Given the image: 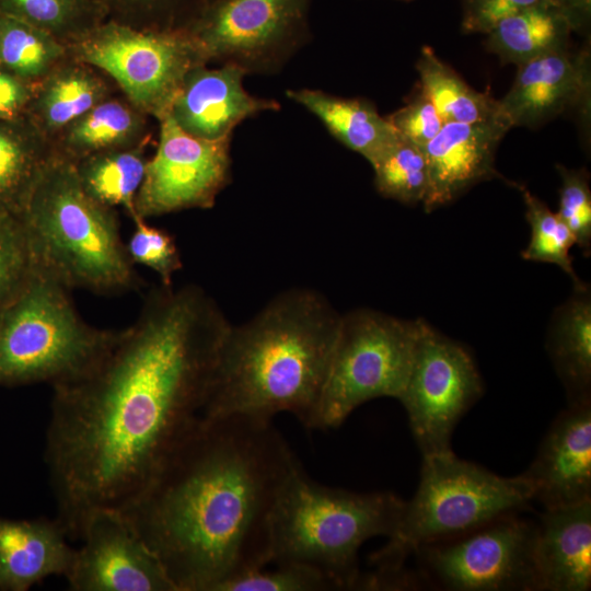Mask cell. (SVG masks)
Masks as SVG:
<instances>
[{"mask_svg":"<svg viewBox=\"0 0 591 591\" xmlns=\"http://www.w3.org/2000/svg\"><path fill=\"white\" fill-rule=\"evenodd\" d=\"M536 523L517 512L420 546L424 580L450 591H537Z\"/></svg>","mask_w":591,"mask_h":591,"instance_id":"10","label":"cell"},{"mask_svg":"<svg viewBox=\"0 0 591 591\" xmlns=\"http://www.w3.org/2000/svg\"><path fill=\"white\" fill-rule=\"evenodd\" d=\"M522 475L544 510L591 500V401L559 413Z\"/></svg>","mask_w":591,"mask_h":591,"instance_id":"15","label":"cell"},{"mask_svg":"<svg viewBox=\"0 0 591 591\" xmlns=\"http://www.w3.org/2000/svg\"><path fill=\"white\" fill-rule=\"evenodd\" d=\"M231 324L201 287L160 283L94 366L53 385L45 459L69 538L129 505L199 421Z\"/></svg>","mask_w":591,"mask_h":591,"instance_id":"1","label":"cell"},{"mask_svg":"<svg viewBox=\"0 0 591 591\" xmlns=\"http://www.w3.org/2000/svg\"><path fill=\"white\" fill-rule=\"evenodd\" d=\"M547 0H465L463 30L490 33L511 15Z\"/></svg>","mask_w":591,"mask_h":591,"instance_id":"38","label":"cell"},{"mask_svg":"<svg viewBox=\"0 0 591 591\" xmlns=\"http://www.w3.org/2000/svg\"><path fill=\"white\" fill-rule=\"evenodd\" d=\"M399 138L424 148L444 125L431 101L421 92L386 117Z\"/></svg>","mask_w":591,"mask_h":591,"instance_id":"37","label":"cell"},{"mask_svg":"<svg viewBox=\"0 0 591 591\" xmlns=\"http://www.w3.org/2000/svg\"><path fill=\"white\" fill-rule=\"evenodd\" d=\"M147 117L125 96L111 95L65 128L53 147L72 163L99 152L137 147L148 142Z\"/></svg>","mask_w":591,"mask_h":591,"instance_id":"24","label":"cell"},{"mask_svg":"<svg viewBox=\"0 0 591 591\" xmlns=\"http://www.w3.org/2000/svg\"><path fill=\"white\" fill-rule=\"evenodd\" d=\"M509 129L500 116L482 123H445L424 147L428 169L425 210L430 212L476 183L498 177L495 153Z\"/></svg>","mask_w":591,"mask_h":591,"instance_id":"18","label":"cell"},{"mask_svg":"<svg viewBox=\"0 0 591 591\" xmlns=\"http://www.w3.org/2000/svg\"><path fill=\"white\" fill-rule=\"evenodd\" d=\"M583 282L553 314L547 351L568 405L591 401V297Z\"/></svg>","mask_w":591,"mask_h":591,"instance_id":"23","label":"cell"},{"mask_svg":"<svg viewBox=\"0 0 591 591\" xmlns=\"http://www.w3.org/2000/svg\"><path fill=\"white\" fill-rule=\"evenodd\" d=\"M147 143L99 152L73 163L84 190L104 206L124 208L132 222L136 220L135 199L149 161Z\"/></svg>","mask_w":591,"mask_h":591,"instance_id":"27","label":"cell"},{"mask_svg":"<svg viewBox=\"0 0 591 591\" xmlns=\"http://www.w3.org/2000/svg\"><path fill=\"white\" fill-rule=\"evenodd\" d=\"M57 519L0 517V590L25 591L50 576H66L74 555Z\"/></svg>","mask_w":591,"mask_h":591,"instance_id":"20","label":"cell"},{"mask_svg":"<svg viewBox=\"0 0 591 591\" xmlns=\"http://www.w3.org/2000/svg\"><path fill=\"white\" fill-rule=\"evenodd\" d=\"M82 545L65 576L73 591H177L157 554L125 514L92 510L83 521Z\"/></svg>","mask_w":591,"mask_h":591,"instance_id":"14","label":"cell"},{"mask_svg":"<svg viewBox=\"0 0 591 591\" xmlns=\"http://www.w3.org/2000/svg\"><path fill=\"white\" fill-rule=\"evenodd\" d=\"M533 501L523 475L499 476L457 457L452 450L422 456L417 490L405 501L399 522L370 557L366 590L414 587L406 560L422 545L454 537Z\"/></svg>","mask_w":591,"mask_h":591,"instance_id":"5","label":"cell"},{"mask_svg":"<svg viewBox=\"0 0 591 591\" xmlns=\"http://www.w3.org/2000/svg\"><path fill=\"white\" fill-rule=\"evenodd\" d=\"M561 177L559 206L556 213L568 227L584 255L591 251V190L584 171L557 165Z\"/></svg>","mask_w":591,"mask_h":591,"instance_id":"36","label":"cell"},{"mask_svg":"<svg viewBox=\"0 0 591 591\" xmlns=\"http://www.w3.org/2000/svg\"><path fill=\"white\" fill-rule=\"evenodd\" d=\"M19 219L35 268L67 289L116 294L140 286L116 210L93 199L74 164L56 151Z\"/></svg>","mask_w":591,"mask_h":591,"instance_id":"4","label":"cell"},{"mask_svg":"<svg viewBox=\"0 0 591 591\" xmlns=\"http://www.w3.org/2000/svg\"><path fill=\"white\" fill-rule=\"evenodd\" d=\"M298 462L271 420L200 418L120 511L177 591H221L270 565L273 510Z\"/></svg>","mask_w":591,"mask_h":591,"instance_id":"2","label":"cell"},{"mask_svg":"<svg viewBox=\"0 0 591 591\" xmlns=\"http://www.w3.org/2000/svg\"><path fill=\"white\" fill-rule=\"evenodd\" d=\"M376 190L403 204L422 202L428 188L424 148L399 138L371 163Z\"/></svg>","mask_w":591,"mask_h":591,"instance_id":"30","label":"cell"},{"mask_svg":"<svg viewBox=\"0 0 591 591\" xmlns=\"http://www.w3.org/2000/svg\"><path fill=\"white\" fill-rule=\"evenodd\" d=\"M286 94L315 115L333 137L370 164L399 139L389 119L364 100L308 88L288 90Z\"/></svg>","mask_w":591,"mask_h":591,"instance_id":"22","label":"cell"},{"mask_svg":"<svg viewBox=\"0 0 591 591\" xmlns=\"http://www.w3.org/2000/svg\"><path fill=\"white\" fill-rule=\"evenodd\" d=\"M71 58L105 73L140 112L169 115L187 73L208 63L186 28H140L99 23L69 44Z\"/></svg>","mask_w":591,"mask_h":591,"instance_id":"9","label":"cell"},{"mask_svg":"<svg viewBox=\"0 0 591 591\" xmlns=\"http://www.w3.org/2000/svg\"><path fill=\"white\" fill-rule=\"evenodd\" d=\"M525 205V218L531 228L528 246L521 255L526 260L555 264L573 281H582L576 275L570 250L576 245L575 236L556 212L533 195L528 188L517 185Z\"/></svg>","mask_w":591,"mask_h":591,"instance_id":"31","label":"cell"},{"mask_svg":"<svg viewBox=\"0 0 591 591\" xmlns=\"http://www.w3.org/2000/svg\"><path fill=\"white\" fill-rule=\"evenodd\" d=\"M159 123L158 147L135 199L136 220L212 208L231 179V138L193 137L170 115Z\"/></svg>","mask_w":591,"mask_h":591,"instance_id":"13","label":"cell"},{"mask_svg":"<svg viewBox=\"0 0 591 591\" xmlns=\"http://www.w3.org/2000/svg\"><path fill=\"white\" fill-rule=\"evenodd\" d=\"M135 230L126 243L134 265L153 270L163 286H173V277L183 268L181 253L173 236L144 219L134 221Z\"/></svg>","mask_w":591,"mask_h":591,"instance_id":"35","label":"cell"},{"mask_svg":"<svg viewBox=\"0 0 591 591\" xmlns=\"http://www.w3.org/2000/svg\"><path fill=\"white\" fill-rule=\"evenodd\" d=\"M126 13L146 15L162 14L173 9L182 0H109Z\"/></svg>","mask_w":591,"mask_h":591,"instance_id":"40","label":"cell"},{"mask_svg":"<svg viewBox=\"0 0 591 591\" xmlns=\"http://www.w3.org/2000/svg\"><path fill=\"white\" fill-rule=\"evenodd\" d=\"M590 57L567 48L519 65L498 114L510 128L535 127L566 109L589 102Z\"/></svg>","mask_w":591,"mask_h":591,"instance_id":"17","label":"cell"},{"mask_svg":"<svg viewBox=\"0 0 591 591\" xmlns=\"http://www.w3.org/2000/svg\"><path fill=\"white\" fill-rule=\"evenodd\" d=\"M2 219H4V218H2ZM2 219L0 218V221H1Z\"/></svg>","mask_w":591,"mask_h":591,"instance_id":"42","label":"cell"},{"mask_svg":"<svg viewBox=\"0 0 591 591\" xmlns=\"http://www.w3.org/2000/svg\"><path fill=\"white\" fill-rule=\"evenodd\" d=\"M417 70L420 91L431 101L443 123H482L499 116L498 101L471 88L429 46L421 48Z\"/></svg>","mask_w":591,"mask_h":591,"instance_id":"28","label":"cell"},{"mask_svg":"<svg viewBox=\"0 0 591 591\" xmlns=\"http://www.w3.org/2000/svg\"><path fill=\"white\" fill-rule=\"evenodd\" d=\"M421 321H406L371 309L341 313L314 429L337 428L371 399H399Z\"/></svg>","mask_w":591,"mask_h":591,"instance_id":"8","label":"cell"},{"mask_svg":"<svg viewBox=\"0 0 591 591\" xmlns=\"http://www.w3.org/2000/svg\"><path fill=\"white\" fill-rule=\"evenodd\" d=\"M35 84L0 69V120H15L28 108Z\"/></svg>","mask_w":591,"mask_h":591,"instance_id":"39","label":"cell"},{"mask_svg":"<svg viewBox=\"0 0 591 591\" xmlns=\"http://www.w3.org/2000/svg\"><path fill=\"white\" fill-rule=\"evenodd\" d=\"M404 503L390 491L355 493L321 485L298 462L273 510L270 564L310 565L338 590L363 589L359 549L372 537L393 534Z\"/></svg>","mask_w":591,"mask_h":591,"instance_id":"6","label":"cell"},{"mask_svg":"<svg viewBox=\"0 0 591 591\" xmlns=\"http://www.w3.org/2000/svg\"><path fill=\"white\" fill-rule=\"evenodd\" d=\"M35 264L22 222L16 217L0 221V312L22 291Z\"/></svg>","mask_w":591,"mask_h":591,"instance_id":"34","label":"cell"},{"mask_svg":"<svg viewBox=\"0 0 591 591\" xmlns=\"http://www.w3.org/2000/svg\"><path fill=\"white\" fill-rule=\"evenodd\" d=\"M242 575L221 591H332L337 586L320 569L299 563L274 564Z\"/></svg>","mask_w":591,"mask_h":591,"instance_id":"33","label":"cell"},{"mask_svg":"<svg viewBox=\"0 0 591 591\" xmlns=\"http://www.w3.org/2000/svg\"><path fill=\"white\" fill-rule=\"evenodd\" d=\"M573 31L566 15L547 0L526 8L500 22L488 33V48L502 60L517 66L567 48Z\"/></svg>","mask_w":591,"mask_h":591,"instance_id":"26","label":"cell"},{"mask_svg":"<svg viewBox=\"0 0 591 591\" xmlns=\"http://www.w3.org/2000/svg\"><path fill=\"white\" fill-rule=\"evenodd\" d=\"M537 591L591 588V500L544 510L536 524Z\"/></svg>","mask_w":591,"mask_h":591,"instance_id":"19","label":"cell"},{"mask_svg":"<svg viewBox=\"0 0 591 591\" xmlns=\"http://www.w3.org/2000/svg\"><path fill=\"white\" fill-rule=\"evenodd\" d=\"M68 57L54 35L0 13V65L9 72L35 84Z\"/></svg>","mask_w":591,"mask_h":591,"instance_id":"29","label":"cell"},{"mask_svg":"<svg viewBox=\"0 0 591 591\" xmlns=\"http://www.w3.org/2000/svg\"><path fill=\"white\" fill-rule=\"evenodd\" d=\"M54 151L30 120H0L1 219L21 216Z\"/></svg>","mask_w":591,"mask_h":591,"instance_id":"25","label":"cell"},{"mask_svg":"<svg viewBox=\"0 0 591 591\" xmlns=\"http://www.w3.org/2000/svg\"><path fill=\"white\" fill-rule=\"evenodd\" d=\"M340 317L321 292L293 287L231 324L200 418L271 420L290 413L314 429Z\"/></svg>","mask_w":591,"mask_h":591,"instance_id":"3","label":"cell"},{"mask_svg":"<svg viewBox=\"0 0 591 591\" xmlns=\"http://www.w3.org/2000/svg\"><path fill=\"white\" fill-rule=\"evenodd\" d=\"M111 95V84L97 69L69 56L35 83L28 120L53 144L65 128Z\"/></svg>","mask_w":591,"mask_h":591,"instance_id":"21","label":"cell"},{"mask_svg":"<svg viewBox=\"0 0 591 591\" xmlns=\"http://www.w3.org/2000/svg\"><path fill=\"white\" fill-rule=\"evenodd\" d=\"M0 13L32 24L66 45L101 23L92 0H0Z\"/></svg>","mask_w":591,"mask_h":591,"instance_id":"32","label":"cell"},{"mask_svg":"<svg viewBox=\"0 0 591 591\" xmlns=\"http://www.w3.org/2000/svg\"><path fill=\"white\" fill-rule=\"evenodd\" d=\"M470 352L421 321L414 361L399 402L422 456L451 450L453 431L482 396Z\"/></svg>","mask_w":591,"mask_h":591,"instance_id":"11","label":"cell"},{"mask_svg":"<svg viewBox=\"0 0 591 591\" xmlns=\"http://www.w3.org/2000/svg\"><path fill=\"white\" fill-rule=\"evenodd\" d=\"M568 19L572 30H578L588 20L591 13V0H554Z\"/></svg>","mask_w":591,"mask_h":591,"instance_id":"41","label":"cell"},{"mask_svg":"<svg viewBox=\"0 0 591 591\" xmlns=\"http://www.w3.org/2000/svg\"><path fill=\"white\" fill-rule=\"evenodd\" d=\"M245 74L243 68L229 62L218 68L196 66L185 77L169 115L193 137L231 138L244 119L280 108L275 100L251 95L243 85Z\"/></svg>","mask_w":591,"mask_h":591,"instance_id":"16","label":"cell"},{"mask_svg":"<svg viewBox=\"0 0 591 591\" xmlns=\"http://www.w3.org/2000/svg\"><path fill=\"white\" fill-rule=\"evenodd\" d=\"M310 0H212L185 28L207 62L250 72L280 66L297 48Z\"/></svg>","mask_w":591,"mask_h":591,"instance_id":"12","label":"cell"},{"mask_svg":"<svg viewBox=\"0 0 591 591\" xmlns=\"http://www.w3.org/2000/svg\"><path fill=\"white\" fill-rule=\"evenodd\" d=\"M69 291L35 268L0 312V386L69 381L94 366L112 345L117 331L85 322Z\"/></svg>","mask_w":591,"mask_h":591,"instance_id":"7","label":"cell"}]
</instances>
